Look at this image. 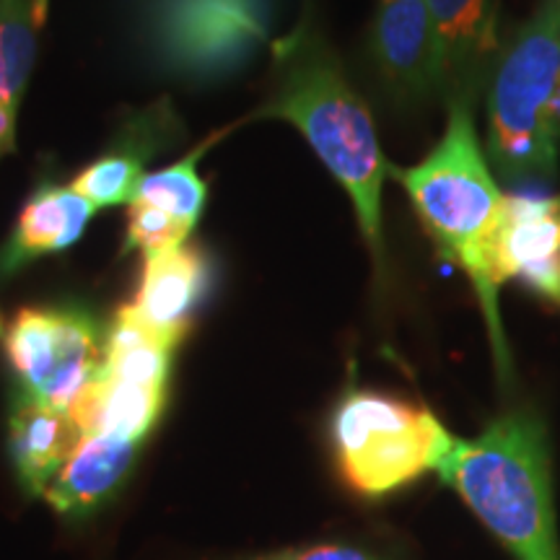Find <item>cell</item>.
I'll return each mask as SVG.
<instances>
[{
	"mask_svg": "<svg viewBox=\"0 0 560 560\" xmlns=\"http://www.w3.org/2000/svg\"><path fill=\"white\" fill-rule=\"evenodd\" d=\"M268 96L257 120L289 122L353 202L374 265H384L382 187L389 174L374 117L348 81L338 52L306 9L296 26L272 42Z\"/></svg>",
	"mask_w": 560,
	"mask_h": 560,
	"instance_id": "1",
	"label": "cell"
},
{
	"mask_svg": "<svg viewBox=\"0 0 560 560\" xmlns=\"http://www.w3.org/2000/svg\"><path fill=\"white\" fill-rule=\"evenodd\" d=\"M470 102V96L450 100V120L436 149L408 170L389 166V174L405 187L439 255L470 280L490 335L495 369L501 382H509L511 353L501 322V280L495 270V234L506 195L482 153Z\"/></svg>",
	"mask_w": 560,
	"mask_h": 560,
	"instance_id": "2",
	"label": "cell"
},
{
	"mask_svg": "<svg viewBox=\"0 0 560 560\" xmlns=\"http://www.w3.org/2000/svg\"><path fill=\"white\" fill-rule=\"evenodd\" d=\"M436 472L516 560H560L548 431L535 412H506L480 436H454Z\"/></svg>",
	"mask_w": 560,
	"mask_h": 560,
	"instance_id": "3",
	"label": "cell"
},
{
	"mask_svg": "<svg viewBox=\"0 0 560 560\" xmlns=\"http://www.w3.org/2000/svg\"><path fill=\"white\" fill-rule=\"evenodd\" d=\"M560 89V0H545L499 55L488 91V161L503 179L550 182L560 140L550 107Z\"/></svg>",
	"mask_w": 560,
	"mask_h": 560,
	"instance_id": "4",
	"label": "cell"
},
{
	"mask_svg": "<svg viewBox=\"0 0 560 560\" xmlns=\"http://www.w3.org/2000/svg\"><path fill=\"white\" fill-rule=\"evenodd\" d=\"M138 37L159 70L219 83L272 47L276 0H132Z\"/></svg>",
	"mask_w": 560,
	"mask_h": 560,
	"instance_id": "5",
	"label": "cell"
},
{
	"mask_svg": "<svg viewBox=\"0 0 560 560\" xmlns=\"http://www.w3.org/2000/svg\"><path fill=\"white\" fill-rule=\"evenodd\" d=\"M330 439L342 480L380 499L436 470L454 436L429 408L374 389H348L332 412Z\"/></svg>",
	"mask_w": 560,
	"mask_h": 560,
	"instance_id": "6",
	"label": "cell"
},
{
	"mask_svg": "<svg viewBox=\"0 0 560 560\" xmlns=\"http://www.w3.org/2000/svg\"><path fill=\"white\" fill-rule=\"evenodd\" d=\"M3 340L21 389L66 412L96 380L107 348L94 314L75 304L26 306Z\"/></svg>",
	"mask_w": 560,
	"mask_h": 560,
	"instance_id": "7",
	"label": "cell"
},
{
	"mask_svg": "<svg viewBox=\"0 0 560 560\" xmlns=\"http://www.w3.org/2000/svg\"><path fill=\"white\" fill-rule=\"evenodd\" d=\"M371 60L397 100L446 96V70L429 0H380L371 21Z\"/></svg>",
	"mask_w": 560,
	"mask_h": 560,
	"instance_id": "8",
	"label": "cell"
},
{
	"mask_svg": "<svg viewBox=\"0 0 560 560\" xmlns=\"http://www.w3.org/2000/svg\"><path fill=\"white\" fill-rule=\"evenodd\" d=\"M501 285L516 280L542 304L560 312V195L509 192L495 234Z\"/></svg>",
	"mask_w": 560,
	"mask_h": 560,
	"instance_id": "9",
	"label": "cell"
},
{
	"mask_svg": "<svg viewBox=\"0 0 560 560\" xmlns=\"http://www.w3.org/2000/svg\"><path fill=\"white\" fill-rule=\"evenodd\" d=\"M208 262L200 249L182 247L145 257L136 299L125 304L140 325L179 346L208 289Z\"/></svg>",
	"mask_w": 560,
	"mask_h": 560,
	"instance_id": "10",
	"label": "cell"
},
{
	"mask_svg": "<svg viewBox=\"0 0 560 560\" xmlns=\"http://www.w3.org/2000/svg\"><path fill=\"white\" fill-rule=\"evenodd\" d=\"M81 441L83 431L70 412L19 389L9 416V450L26 493L45 499L47 488L68 465Z\"/></svg>",
	"mask_w": 560,
	"mask_h": 560,
	"instance_id": "11",
	"label": "cell"
},
{
	"mask_svg": "<svg viewBox=\"0 0 560 560\" xmlns=\"http://www.w3.org/2000/svg\"><path fill=\"white\" fill-rule=\"evenodd\" d=\"M94 210L70 185H42L21 208L16 229L0 247V272L11 276L39 257L73 247L86 231Z\"/></svg>",
	"mask_w": 560,
	"mask_h": 560,
	"instance_id": "12",
	"label": "cell"
},
{
	"mask_svg": "<svg viewBox=\"0 0 560 560\" xmlns=\"http://www.w3.org/2000/svg\"><path fill=\"white\" fill-rule=\"evenodd\" d=\"M140 441L94 433L83 436L45 499L62 516H83L100 509L128 478L138 457Z\"/></svg>",
	"mask_w": 560,
	"mask_h": 560,
	"instance_id": "13",
	"label": "cell"
},
{
	"mask_svg": "<svg viewBox=\"0 0 560 560\" xmlns=\"http://www.w3.org/2000/svg\"><path fill=\"white\" fill-rule=\"evenodd\" d=\"M446 70V96H470L495 50L490 0H429Z\"/></svg>",
	"mask_w": 560,
	"mask_h": 560,
	"instance_id": "14",
	"label": "cell"
},
{
	"mask_svg": "<svg viewBox=\"0 0 560 560\" xmlns=\"http://www.w3.org/2000/svg\"><path fill=\"white\" fill-rule=\"evenodd\" d=\"M164 397V389L136 387V384L117 382L100 371L89 389L70 408V416L81 425L83 436L107 433V436L143 441L156 425Z\"/></svg>",
	"mask_w": 560,
	"mask_h": 560,
	"instance_id": "15",
	"label": "cell"
},
{
	"mask_svg": "<svg viewBox=\"0 0 560 560\" xmlns=\"http://www.w3.org/2000/svg\"><path fill=\"white\" fill-rule=\"evenodd\" d=\"M153 117L143 115L128 136H122L104 151L100 159L91 161L79 177L70 182L75 192L83 195L96 210L100 208H117L130 206L136 200L145 179V161H149L159 149L161 125L151 128Z\"/></svg>",
	"mask_w": 560,
	"mask_h": 560,
	"instance_id": "16",
	"label": "cell"
},
{
	"mask_svg": "<svg viewBox=\"0 0 560 560\" xmlns=\"http://www.w3.org/2000/svg\"><path fill=\"white\" fill-rule=\"evenodd\" d=\"M50 0H0V102L19 109Z\"/></svg>",
	"mask_w": 560,
	"mask_h": 560,
	"instance_id": "17",
	"label": "cell"
},
{
	"mask_svg": "<svg viewBox=\"0 0 560 560\" xmlns=\"http://www.w3.org/2000/svg\"><path fill=\"white\" fill-rule=\"evenodd\" d=\"M202 153H206V149H195L185 159H179L177 164L145 174L132 202H143V206L159 210V213L170 215L182 226L195 231L208 198L206 179L198 172Z\"/></svg>",
	"mask_w": 560,
	"mask_h": 560,
	"instance_id": "18",
	"label": "cell"
},
{
	"mask_svg": "<svg viewBox=\"0 0 560 560\" xmlns=\"http://www.w3.org/2000/svg\"><path fill=\"white\" fill-rule=\"evenodd\" d=\"M252 560H376L369 552L348 548V545H312V548H291L270 552Z\"/></svg>",
	"mask_w": 560,
	"mask_h": 560,
	"instance_id": "19",
	"label": "cell"
},
{
	"mask_svg": "<svg viewBox=\"0 0 560 560\" xmlns=\"http://www.w3.org/2000/svg\"><path fill=\"white\" fill-rule=\"evenodd\" d=\"M16 112L0 102V159L16 149Z\"/></svg>",
	"mask_w": 560,
	"mask_h": 560,
	"instance_id": "20",
	"label": "cell"
},
{
	"mask_svg": "<svg viewBox=\"0 0 560 560\" xmlns=\"http://www.w3.org/2000/svg\"><path fill=\"white\" fill-rule=\"evenodd\" d=\"M5 335V325H3V317H0V338H3Z\"/></svg>",
	"mask_w": 560,
	"mask_h": 560,
	"instance_id": "21",
	"label": "cell"
}]
</instances>
